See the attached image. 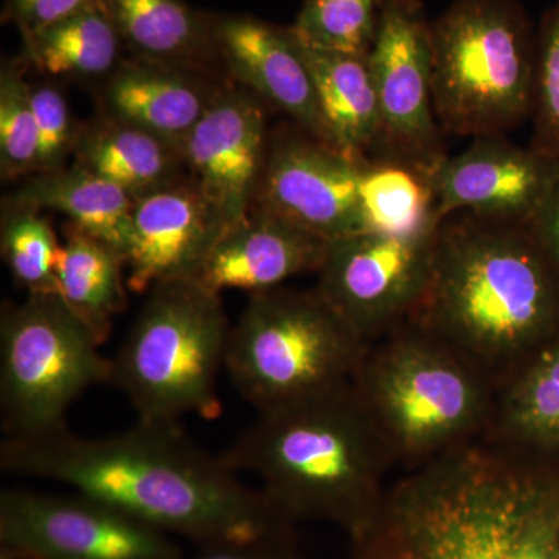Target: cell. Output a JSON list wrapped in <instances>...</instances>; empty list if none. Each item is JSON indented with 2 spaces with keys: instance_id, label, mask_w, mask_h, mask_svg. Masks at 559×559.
<instances>
[{
  "instance_id": "6da1fadb",
  "label": "cell",
  "mask_w": 559,
  "mask_h": 559,
  "mask_svg": "<svg viewBox=\"0 0 559 559\" xmlns=\"http://www.w3.org/2000/svg\"><path fill=\"white\" fill-rule=\"evenodd\" d=\"M0 468L57 481L143 524L204 547L296 539L294 522L223 459L194 447L176 423L140 421L119 436L87 439L68 426L5 437Z\"/></svg>"
},
{
  "instance_id": "7a4b0ae2",
  "label": "cell",
  "mask_w": 559,
  "mask_h": 559,
  "mask_svg": "<svg viewBox=\"0 0 559 559\" xmlns=\"http://www.w3.org/2000/svg\"><path fill=\"white\" fill-rule=\"evenodd\" d=\"M348 559H559V491L535 455L479 439L390 484Z\"/></svg>"
},
{
  "instance_id": "3957f363",
  "label": "cell",
  "mask_w": 559,
  "mask_h": 559,
  "mask_svg": "<svg viewBox=\"0 0 559 559\" xmlns=\"http://www.w3.org/2000/svg\"><path fill=\"white\" fill-rule=\"evenodd\" d=\"M550 257L516 224H441L425 296L409 322L443 341L496 390L557 334Z\"/></svg>"
},
{
  "instance_id": "277c9868",
  "label": "cell",
  "mask_w": 559,
  "mask_h": 559,
  "mask_svg": "<svg viewBox=\"0 0 559 559\" xmlns=\"http://www.w3.org/2000/svg\"><path fill=\"white\" fill-rule=\"evenodd\" d=\"M221 459L250 473L294 522L366 527L388 491V448L352 384L263 412Z\"/></svg>"
},
{
  "instance_id": "5b68a950",
  "label": "cell",
  "mask_w": 559,
  "mask_h": 559,
  "mask_svg": "<svg viewBox=\"0 0 559 559\" xmlns=\"http://www.w3.org/2000/svg\"><path fill=\"white\" fill-rule=\"evenodd\" d=\"M352 388L404 471L484 439L496 399L480 370L411 322L369 345Z\"/></svg>"
},
{
  "instance_id": "8992f818",
  "label": "cell",
  "mask_w": 559,
  "mask_h": 559,
  "mask_svg": "<svg viewBox=\"0 0 559 559\" xmlns=\"http://www.w3.org/2000/svg\"><path fill=\"white\" fill-rule=\"evenodd\" d=\"M146 294L110 358L109 384L124 393L140 421L218 417V377L230 333L221 294L197 278L160 283Z\"/></svg>"
},
{
  "instance_id": "52a82bcc",
  "label": "cell",
  "mask_w": 559,
  "mask_h": 559,
  "mask_svg": "<svg viewBox=\"0 0 559 559\" xmlns=\"http://www.w3.org/2000/svg\"><path fill=\"white\" fill-rule=\"evenodd\" d=\"M369 344L318 290L252 294L230 326L224 370L259 414L352 384Z\"/></svg>"
},
{
  "instance_id": "ba28073f",
  "label": "cell",
  "mask_w": 559,
  "mask_h": 559,
  "mask_svg": "<svg viewBox=\"0 0 559 559\" xmlns=\"http://www.w3.org/2000/svg\"><path fill=\"white\" fill-rule=\"evenodd\" d=\"M433 108L447 131L498 135L535 92L532 39L513 0H455L433 22Z\"/></svg>"
},
{
  "instance_id": "9c48e42d",
  "label": "cell",
  "mask_w": 559,
  "mask_h": 559,
  "mask_svg": "<svg viewBox=\"0 0 559 559\" xmlns=\"http://www.w3.org/2000/svg\"><path fill=\"white\" fill-rule=\"evenodd\" d=\"M102 342L58 294H28L0 312V411L5 437L66 428L87 389L109 384Z\"/></svg>"
},
{
  "instance_id": "30bf717a",
  "label": "cell",
  "mask_w": 559,
  "mask_h": 559,
  "mask_svg": "<svg viewBox=\"0 0 559 559\" xmlns=\"http://www.w3.org/2000/svg\"><path fill=\"white\" fill-rule=\"evenodd\" d=\"M173 536L90 496L0 495V559H183Z\"/></svg>"
},
{
  "instance_id": "8fae6325",
  "label": "cell",
  "mask_w": 559,
  "mask_h": 559,
  "mask_svg": "<svg viewBox=\"0 0 559 559\" xmlns=\"http://www.w3.org/2000/svg\"><path fill=\"white\" fill-rule=\"evenodd\" d=\"M439 230L419 237L360 231L330 242L314 289L371 345L417 310Z\"/></svg>"
},
{
  "instance_id": "7c38bea8",
  "label": "cell",
  "mask_w": 559,
  "mask_h": 559,
  "mask_svg": "<svg viewBox=\"0 0 559 559\" xmlns=\"http://www.w3.org/2000/svg\"><path fill=\"white\" fill-rule=\"evenodd\" d=\"M369 66L389 160L432 171L443 159L433 108V28L419 0H380Z\"/></svg>"
},
{
  "instance_id": "4fadbf2b",
  "label": "cell",
  "mask_w": 559,
  "mask_h": 559,
  "mask_svg": "<svg viewBox=\"0 0 559 559\" xmlns=\"http://www.w3.org/2000/svg\"><path fill=\"white\" fill-rule=\"evenodd\" d=\"M367 162L305 132L278 135L270 142L252 209L329 242L366 231L360 182Z\"/></svg>"
},
{
  "instance_id": "5bb4252c",
  "label": "cell",
  "mask_w": 559,
  "mask_h": 559,
  "mask_svg": "<svg viewBox=\"0 0 559 559\" xmlns=\"http://www.w3.org/2000/svg\"><path fill=\"white\" fill-rule=\"evenodd\" d=\"M267 150L263 106L241 90H221L183 143L187 178L227 226L253 207Z\"/></svg>"
},
{
  "instance_id": "9a60e30c",
  "label": "cell",
  "mask_w": 559,
  "mask_h": 559,
  "mask_svg": "<svg viewBox=\"0 0 559 559\" xmlns=\"http://www.w3.org/2000/svg\"><path fill=\"white\" fill-rule=\"evenodd\" d=\"M430 182L441 223L465 210L473 218L516 226L532 223L558 186L544 159L491 135L443 157Z\"/></svg>"
},
{
  "instance_id": "2e32d148",
  "label": "cell",
  "mask_w": 559,
  "mask_h": 559,
  "mask_svg": "<svg viewBox=\"0 0 559 559\" xmlns=\"http://www.w3.org/2000/svg\"><path fill=\"white\" fill-rule=\"evenodd\" d=\"M227 223L189 178L134 201L128 288L148 293L160 283L197 278Z\"/></svg>"
},
{
  "instance_id": "e0dca14e",
  "label": "cell",
  "mask_w": 559,
  "mask_h": 559,
  "mask_svg": "<svg viewBox=\"0 0 559 559\" xmlns=\"http://www.w3.org/2000/svg\"><path fill=\"white\" fill-rule=\"evenodd\" d=\"M221 64L249 92L290 117L305 134L333 146L310 68L290 27L248 14L215 16Z\"/></svg>"
},
{
  "instance_id": "ac0fdd59",
  "label": "cell",
  "mask_w": 559,
  "mask_h": 559,
  "mask_svg": "<svg viewBox=\"0 0 559 559\" xmlns=\"http://www.w3.org/2000/svg\"><path fill=\"white\" fill-rule=\"evenodd\" d=\"M330 242L271 213L250 209L227 227L198 275L213 293L250 294L280 288L301 274L318 272Z\"/></svg>"
},
{
  "instance_id": "d6986e66",
  "label": "cell",
  "mask_w": 559,
  "mask_h": 559,
  "mask_svg": "<svg viewBox=\"0 0 559 559\" xmlns=\"http://www.w3.org/2000/svg\"><path fill=\"white\" fill-rule=\"evenodd\" d=\"M219 91L205 86L198 72L132 58L106 79L102 100L105 116L182 150Z\"/></svg>"
},
{
  "instance_id": "ffe728a7",
  "label": "cell",
  "mask_w": 559,
  "mask_h": 559,
  "mask_svg": "<svg viewBox=\"0 0 559 559\" xmlns=\"http://www.w3.org/2000/svg\"><path fill=\"white\" fill-rule=\"evenodd\" d=\"M134 60L204 72L219 62L215 16L183 0H103Z\"/></svg>"
},
{
  "instance_id": "44dd1931",
  "label": "cell",
  "mask_w": 559,
  "mask_h": 559,
  "mask_svg": "<svg viewBox=\"0 0 559 559\" xmlns=\"http://www.w3.org/2000/svg\"><path fill=\"white\" fill-rule=\"evenodd\" d=\"M297 40L310 68L334 150L349 159L367 160V153L381 148L380 103L369 55L337 53Z\"/></svg>"
},
{
  "instance_id": "7402d4cb",
  "label": "cell",
  "mask_w": 559,
  "mask_h": 559,
  "mask_svg": "<svg viewBox=\"0 0 559 559\" xmlns=\"http://www.w3.org/2000/svg\"><path fill=\"white\" fill-rule=\"evenodd\" d=\"M73 165L109 180L134 201L187 178L182 150L108 116L81 128Z\"/></svg>"
},
{
  "instance_id": "603a6c76",
  "label": "cell",
  "mask_w": 559,
  "mask_h": 559,
  "mask_svg": "<svg viewBox=\"0 0 559 559\" xmlns=\"http://www.w3.org/2000/svg\"><path fill=\"white\" fill-rule=\"evenodd\" d=\"M9 205L55 210L69 219L70 226L105 242L127 260L134 200L94 173L76 165L38 173L17 187Z\"/></svg>"
},
{
  "instance_id": "cb8c5ba5",
  "label": "cell",
  "mask_w": 559,
  "mask_h": 559,
  "mask_svg": "<svg viewBox=\"0 0 559 559\" xmlns=\"http://www.w3.org/2000/svg\"><path fill=\"white\" fill-rule=\"evenodd\" d=\"M484 439L535 457L559 450V334L496 390Z\"/></svg>"
},
{
  "instance_id": "d4e9b609",
  "label": "cell",
  "mask_w": 559,
  "mask_h": 559,
  "mask_svg": "<svg viewBox=\"0 0 559 559\" xmlns=\"http://www.w3.org/2000/svg\"><path fill=\"white\" fill-rule=\"evenodd\" d=\"M127 260L116 249L69 226L55 263L57 294L102 345L127 307Z\"/></svg>"
},
{
  "instance_id": "484cf974",
  "label": "cell",
  "mask_w": 559,
  "mask_h": 559,
  "mask_svg": "<svg viewBox=\"0 0 559 559\" xmlns=\"http://www.w3.org/2000/svg\"><path fill=\"white\" fill-rule=\"evenodd\" d=\"M25 58L39 72L66 79H108L124 49L105 7H92L24 40Z\"/></svg>"
},
{
  "instance_id": "4316f807",
  "label": "cell",
  "mask_w": 559,
  "mask_h": 559,
  "mask_svg": "<svg viewBox=\"0 0 559 559\" xmlns=\"http://www.w3.org/2000/svg\"><path fill=\"white\" fill-rule=\"evenodd\" d=\"M366 231L419 237L439 229L430 171L399 160L367 162L360 182Z\"/></svg>"
},
{
  "instance_id": "83f0119b",
  "label": "cell",
  "mask_w": 559,
  "mask_h": 559,
  "mask_svg": "<svg viewBox=\"0 0 559 559\" xmlns=\"http://www.w3.org/2000/svg\"><path fill=\"white\" fill-rule=\"evenodd\" d=\"M378 16L380 0H304L290 31L308 46L367 57Z\"/></svg>"
},
{
  "instance_id": "f1b7e54d",
  "label": "cell",
  "mask_w": 559,
  "mask_h": 559,
  "mask_svg": "<svg viewBox=\"0 0 559 559\" xmlns=\"http://www.w3.org/2000/svg\"><path fill=\"white\" fill-rule=\"evenodd\" d=\"M60 245L53 227L39 210L9 205V212L3 213V263L28 294H57L55 263Z\"/></svg>"
},
{
  "instance_id": "f546056e",
  "label": "cell",
  "mask_w": 559,
  "mask_h": 559,
  "mask_svg": "<svg viewBox=\"0 0 559 559\" xmlns=\"http://www.w3.org/2000/svg\"><path fill=\"white\" fill-rule=\"evenodd\" d=\"M38 162V135L33 112L32 84L16 62L0 70V173L13 180L33 175Z\"/></svg>"
},
{
  "instance_id": "4dcf8cb0",
  "label": "cell",
  "mask_w": 559,
  "mask_h": 559,
  "mask_svg": "<svg viewBox=\"0 0 559 559\" xmlns=\"http://www.w3.org/2000/svg\"><path fill=\"white\" fill-rule=\"evenodd\" d=\"M32 103L38 135L35 175L61 170L75 150L80 128L73 121L64 95L57 87L50 84L32 86Z\"/></svg>"
},
{
  "instance_id": "1f68e13d",
  "label": "cell",
  "mask_w": 559,
  "mask_h": 559,
  "mask_svg": "<svg viewBox=\"0 0 559 559\" xmlns=\"http://www.w3.org/2000/svg\"><path fill=\"white\" fill-rule=\"evenodd\" d=\"M535 92L540 131L559 148V3L550 11L540 33Z\"/></svg>"
},
{
  "instance_id": "d6a6232c",
  "label": "cell",
  "mask_w": 559,
  "mask_h": 559,
  "mask_svg": "<svg viewBox=\"0 0 559 559\" xmlns=\"http://www.w3.org/2000/svg\"><path fill=\"white\" fill-rule=\"evenodd\" d=\"M102 3L103 0H5L3 21L13 22L22 40H25L57 22Z\"/></svg>"
},
{
  "instance_id": "836d02e7",
  "label": "cell",
  "mask_w": 559,
  "mask_h": 559,
  "mask_svg": "<svg viewBox=\"0 0 559 559\" xmlns=\"http://www.w3.org/2000/svg\"><path fill=\"white\" fill-rule=\"evenodd\" d=\"M183 559H307L297 549L296 539L261 540L204 547L194 557Z\"/></svg>"
},
{
  "instance_id": "e575fe53",
  "label": "cell",
  "mask_w": 559,
  "mask_h": 559,
  "mask_svg": "<svg viewBox=\"0 0 559 559\" xmlns=\"http://www.w3.org/2000/svg\"><path fill=\"white\" fill-rule=\"evenodd\" d=\"M535 238L546 250L550 260L559 267V190L555 189L549 200L532 221Z\"/></svg>"
}]
</instances>
